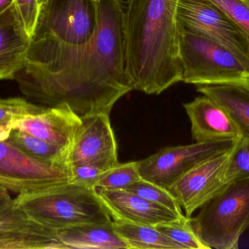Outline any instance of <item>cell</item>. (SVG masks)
<instances>
[{
  "label": "cell",
  "mask_w": 249,
  "mask_h": 249,
  "mask_svg": "<svg viewBox=\"0 0 249 249\" xmlns=\"http://www.w3.org/2000/svg\"><path fill=\"white\" fill-rule=\"evenodd\" d=\"M238 140L196 142L170 146L138 162L141 178L168 190L184 173L200 162L231 151Z\"/></svg>",
  "instance_id": "8"
},
{
  "label": "cell",
  "mask_w": 249,
  "mask_h": 249,
  "mask_svg": "<svg viewBox=\"0 0 249 249\" xmlns=\"http://www.w3.org/2000/svg\"><path fill=\"white\" fill-rule=\"evenodd\" d=\"M127 191L168 209L178 216H185L183 214L181 207L178 204V201L168 190L150 181L142 178L133 184Z\"/></svg>",
  "instance_id": "23"
},
{
  "label": "cell",
  "mask_w": 249,
  "mask_h": 249,
  "mask_svg": "<svg viewBox=\"0 0 249 249\" xmlns=\"http://www.w3.org/2000/svg\"><path fill=\"white\" fill-rule=\"evenodd\" d=\"M15 200L33 219L55 230L113 222L96 188L72 182L18 194Z\"/></svg>",
  "instance_id": "3"
},
{
  "label": "cell",
  "mask_w": 249,
  "mask_h": 249,
  "mask_svg": "<svg viewBox=\"0 0 249 249\" xmlns=\"http://www.w3.org/2000/svg\"><path fill=\"white\" fill-rule=\"evenodd\" d=\"M191 224L208 249H236L249 228V178L229 183L200 208Z\"/></svg>",
  "instance_id": "4"
},
{
  "label": "cell",
  "mask_w": 249,
  "mask_h": 249,
  "mask_svg": "<svg viewBox=\"0 0 249 249\" xmlns=\"http://www.w3.org/2000/svg\"><path fill=\"white\" fill-rule=\"evenodd\" d=\"M182 81L196 86L249 79L248 70L226 48L179 23Z\"/></svg>",
  "instance_id": "5"
},
{
  "label": "cell",
  "mask_w": 249,
  "mask_h": 249,
  "mask_svg": "<svg viewBox=\"0 0 249 249\" xmlns=\"http://www.w3.org/2000/svg\"><path fill=\"white\" fill-rule=\"evenodd\" d=\"M9 195L8 191L6 189L0 187V200H2L4 197Z\"/></svg>",
  "instance_id": "30"
},
{
  "label": "cell",
  "mask_w": 249,
  "mask_h": 249,
  "mask_svg": "<svg viewBox=\"0 0 249 249\" xmlns=\"http://www.w3.org/2000/svg\"><path fill=\"white\" fill-rule=\"evenodd\" d=\"M45 1H46V0H39V4H40V6L42 5V4H43Z\"/></svg>",
  "instance_id": "31"
},
{
  "label": "cell",
  "mask_w": 249,
  "mask_h": 249,
  "mask_svg": "<svg viewBox=\"0 0 249 249\" xmlns=\"http://www.w3.org/2000/svg\"><path fill=\"white\" fill-rule=\"evenodd\" d=\"M179 0H127L124 14L127 70L133 90L159 95L182 81Z\"/></svg>",
  "instance_id": "2"
},
{
  "label": "cell",
  "mask_w": 249,
  "mask_h": 249,
  "mask_svg": "<svg viewBox=\"0 0 249 249\" xmlns=\"http://www.w3.org/2000/svg\"><path fill=\"white\" fill-rule=\"evenodd\" d=\"M99 23V0H46L31 41L83 45Z\"/></svg>",
  "instance_id": "6"
},
{
  "label": "cell",
  "mask_w": 249,
  "mask_h": 249,
  "mask_svg": "<svg viewBox=\"0 0 249 249\" xmlns=\"http://www.w3.org/2000/svg\"><path fill=\"white\" fill-rule=\"evenodd\" d=\"M14 3L28 34L32 38L40 11L39 0H14Z\"/></svg>",
  "instance_id": "27"
},
{
  "label": "cell",
  "mask_w": 249,
  "mask_h": 249,
  "mask_svg": "<svg viewBox=\"0 0 249 249\" xmlns=\"http://www.w3.org/2000/svg\"><path fill=\"white\" fill-rule=\"evenodd\" d=\"M249 37V0H209Z\"/></svg>",
  "instance_id": "26"
},
{
  "label": "cell",
  "mask_w": 249,
  "mask_h": 249,
  "mask_svg": "<svg viewBox=\"0 0 249 249\" xmlns=\"http://www.w3.org/2000/svg\"><path fill=\"white\" fill-rule=\"evenodd\" d=\"M63 249H129L112 224H84L57 230Z\"/></svg>",
  "instance_id": "18"
},
{
  "label": "cell",
  "mask_w": 249,
  "mask_h": 249,
  "mask_svg": "<svg viewBox=\"0 0 249 249\" xmlns=\"http://www.w3.org/2000/svg\"><path fill=\"white\" fill-rule=\"evenodd\" d=\"M71 171V181L70 182L86 187H94L105 171L87 164L71 165L70 166Z\"/></svg>",
  "instance_id": "28"
},
{
  "label": "cell",
  "mask_w": 249,
  "mask_h": 249,
  "mask_svg": "<svg viewBox=\"0 0 249 249\" xmlns=\"http://www.w3.org/2000/svg\"><path fill=\"white\" fill-rule=\"evenodd\" d=\"M14 2V0H0V14L5 11Z\"/></svg>",
  "instance_id": "29"
},
{
  "label": "cell",
  "mask_w": 249,
  "mask_h": 249,
  "mask_svg": "<svg viewBox=\"0 0 249 249\" xmlns=\"http://www.w3.org/2000/svg\"><path fill=\"white\" fill-rule=\"evenodd\" d=\"M142 179L138 162L115 165L102 174L95 186L96 189L108 190H127L133 184Z\"/></svg>",
  "instance_id": "21"
},
{
  "label": "cell",
  "mask_w": 249,
  "mask_h": 249,
  "mask_svg": "<svg viewBox=\"0 0 249 249\" xmlns=\"http://www.w3.org/2000/svg\"><path fill=\"white\" fill-rule=\"evenodd\" d=\"M113 220H122L139 225L157 226L187 216H180L168 209L145 200L127 190L96 189Z\"/></svg>",
  "instance_id": "14"
},
{
  "label": "cell",
  "mask_w": 249,
  "mask_h": 249,
  "mask_svg": "<svg viewBox=\"0 0 249 249\" xmlns=\"http://www.w3.org/2000/svg\"><path fill=\"white\" fill-rule=\"evenodd\" d=\"M228 183L249 178V139L240 138L230 155L226 172Z\"/></svg>",
  "instance_id": "25"
},
{
  "label": "cell",
  "mask_w": 249,
  "mask_h": 249,
  "mask_svg": "<svg viewBox=\"0 0 249 249\" xmlns=\"http://www.w3.org/2000/svg\"><path fill=\"white\" fill-rule=\"evenodd\" d=\"M81 118L69 153L70 166L87 164L105 171L118 165V147L109 114Z\"/></svg>",
  "instance_id": "12"
},
{
  "label": "cell",
  "mask_w": 249,
  "mask_h": 249,
  "mask_svg": "<svg viewBox=\"0 0 249 249\" xmlns=\"http://www.w3.org/2000/svg\"><path fill=\"white\" fill-rule=\"evenodd\" d=\"M112 227L129 249H182L154 226L113 220Z\"/></svg>",
  "instance_id": "20"
},
{
  "label": "cell",
  "mask_w": 249,
  "mask_h": 249,
  "mask_svg": "<svg viewBox=\"0 0 249 249\" xmlns=\"http://www.w3.org/2000/svg\"><path fill=\"white\" fill-rule=\"evenodd\" d=\"M155 228L182 249H209L195 232L191 218L160 224Z\"/></svg>",
  "instance_id": "22"
},
{
  "label": "cell",
  "mask_w": 249,
  "mask_h": 249,
  "mask_svg": "<svg viewBox=\"0 0 249 249\" xmlns=\"http://www.w3.org/2000/svg\"><path fill=\"white\" fill-rule=\"evenodd\" d=\"M31 37L16 4L0 14V80H13L23 68Z\"/></svg>",
  "instance_id": "16"
},
{
  "label": "cell",
  "mask_w": 249,
  "mask_h": 249,
  "mask_svg": "<svg viewBox=\"0 0 249 249\" xmlns=\"http://www.w3.org/2000/svg\"><path fill=\"white\" fill-rule=\"evenodd\" d=\"M48 108L31 103L23 98H0V128L27 115L43 112Z\"/></svg>",
  "instance_id": "24"
},
{
  "label": "cell",
  "mask_w": 249,
  "mask_h": 249,
  "mask_svg": "<svg viewBox=\"0 0 249 249\" xmlns=\"http://www.w3.org/2000/svg\"><path fill=\"white\" fill-rule=\"evenodd\" d=\"M123 0H99V23L83 45L31 41L15 80L43 106L67 105L80 117L110 114L133 90L127 70Z\"/></svg>",
  "instance_id": "1"
},
{
  "label": "cell",
  "mask_w": 249,
  "mask_h": 249,
  "mask_svg": "<svg viewBox=\"0 0 249 249\" xmlns=\"http://www.w3.org/2000/svg\"><path fill=\"white\" fill-rule=\"evenodd\" d=\"M184 108L191 123L192 137L196 142L238 140L239 132L223 108L210 98L198 96Z\"/></svg>",
  "instance_id": "15"
},
{
  "label": "cell",
  "mask_w": 249,
  "mask_h": 249,
  "mask_svg": "<svg viewBox=\"0 0 249 249\" xmlns=\"http://www.w3.org/2000/svg\"><path fill=\"white\" fill-rule=\"evenodd\" d=\"M82 118L64 105L48 107L43 112L22 117L0 128V134L10 130H19L65 149L70 153Z\"/></svg>",
  "instance_id": "13"
},
{
  "label": "cell",
  "mask_w": 249,
  "mask_h": 249,
  "mask_svg": "<svg viewBox=\"0 0 249 249\" xmlns=\"http://www.w3.org/2000/svg\"><path fill=\"white\" fill-rule=\"evenodd\" d=\"M197 91L225 110L236 126L240 138L249 139V79L200 85Z\"/></svg>",
  "instance_id": "17"
},
{
  "label": "cell",
  "mask_w": 249,
  "mask_h": 249,
  "mask_svg": "<svg viewBox=\"0 0 249 249\" xmlns=\"http://www.w3.org/2000/svg\"><path fill=\"white\" fill-rule=\"evenodd\" d=\"M70 181V167L43 163L9 142L0 140V187L7 191L25 194Z\"/></svg>",
  "instance_id": "9"
},
{
  "label": "cell",
  "mask_w": 249,
  "mask_h": 249,
  "mask_svg": "<svg viewBox=\"0 0 249 249\" xmlns=\"http://www.w3.org/2000/svg\"><path fill=\"white\" fill-rule=\"evenodd\" d=\"M231 150L200 162L168 189L184 209L186 216L191 218L196 210L229 184L226 172Z\"/></svg>",
  "instance_id": "10"
},
{
  "label": "cell",
  "mask_w": 249,
  "mask_h": 249,
  "mask_svg": "<svg viewBox=\"0 0 249 249\" xmlns=\"http://www.w3.org/2000/svg\"><path fill=\"white\" fill-rule=\"evenodd\" d=\"M178 23L232 53L249 73V37L209 0H179Z\"/></svg>",
  "instance_id": "7"
},
{
  "label": "cell",
  "mask_w": 249,
  "mask_h": 249,
  "mask_svg": "<svg viewBox=\"0 0 249 249\" xmlns=\"http://www.w3.org/2000/svg\"><path fill=\"white\" fill-rule=\"evenodd\" d=\"M0 140L9 142L26 154L43 163L61 168L70 167L69 152L26 132L10 130L0 134Z\"/></svg>",
  "instance_id": "19"
},
{
  "label": "cell",
  "mask_w": 249,
  "mask_h": 249,
  "mask_svg": "<svg viewBox=\"0 0 249 249\" xmlns=\"http://www.w3.org/2000/svg\"><path fill=\"white\" fill-rule=\"evenodd\" d=\"M63 249L57 230L33 219L12 199L0 200V249Z\"/></svg>",
  "instance_id": "11"
}]
</instances>
